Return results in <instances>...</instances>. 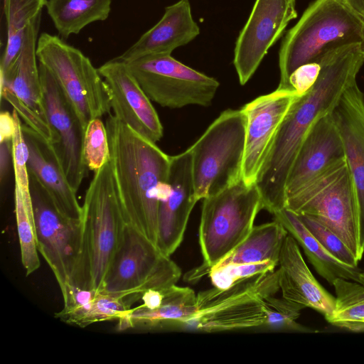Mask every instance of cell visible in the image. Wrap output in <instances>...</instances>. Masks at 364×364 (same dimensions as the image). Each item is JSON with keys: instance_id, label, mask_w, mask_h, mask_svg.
Instances as JSON below:
<instances>
[{"instance_id": "cell-37", "label": "cell", "mask_w": 364, "mask_h": 364, "mask_svg": "<svg viewBox=\"0 0 364 364\" xmlns=\"http://www.w3.org/2000/svg\"><path fill=\"white\" fill-rule=\"evenodd\" d=\"M320 70L321 65L319 63H310L299 67L289 77L290 87L299 95H304L316 82Z\"/></svg>"}, {"instance_id": "cell-35", "label": "cell", "mask_w": 364, "mask_h": 364, "mask_svg": "<svg viewBox=\"0 0 364 364\" xmlns=\"http://www.w3.org/2000/svg\"><path fill=\"white\" fill-rule=\"evenodd\" d=\"M277 265L270 260L253 264H231L212 267L208 275L213 287L227 289L246 279L274 271Z\"/></svg>"}, {"instance_id": "cell-42", "label": "cell", "mask_w": 364, "mask_h": 364, "mask_svg": "<svg viewBox=\"0 0 364 364\" xmlns=\"http://www.w3.org/2000/svg\"><path fill=\"white\" fill-rule=\"evenodd\" d=\"M359 283L364 286V272H360L359 274Z\"/></svg>"}, {"instance_id": "cell-33", "label": "cell", "mask_w": 364, "mask_h": 364, "mask_svg": "<svg viewBox=\"0 0 364 364\" xmlns=\"http://www.w3.org/2000/svg\"><path fill=\"white\" fill-rule=\"evenodd\" d=\"M304 307L284 297L268 296L263 301L264 319L262 327L274 330L308 331L296 321Z\"/></svg>"}, {"instance_id": "cell-34", "label": "cell", "mask_w": 364, "mask_h": 364, "mask_svg": "<svg viewBox=\"0 0 364 364\" xmlns=\"http://www.w3.org/2000/svg\"><path fill=\"white\" fill-rule=\"evenodd\" d=\"M15 121V132L11 141V157L15 183L23 194L25 203L32 205L30 179L28 168V148L22 132V122L17 112H12Z\"/></svg>"}, {"instance_id": "cell-20", "label": "cell", "mask_w": 364, "mask_h": 364, "mask_svg": "<svg viewBox=\"0 0 364 364\" xmlns=\"http://www.w3.org/2000/svg\"><path fill=\"white\" fill-rule=\"evenodd\" d=\"M331 112L318 119L306 134L287 178L285 201L329 166L345 159L343 141Z\"/></svg>"}, {"instance_id": "cell-5", "label": "cell", "mask_w": 364, "mask_h": 364, "mask_svg": "<svg viewBox=\"0 0 364 364\" xmlns=\"http://www.w3.org/2000/svg\"><path fill=\"white\" fill-rule=\"evenodd\" d=\"M262 209L256 183L247 184L242 179L203 198L198 229L203 262L188 273L186 279L196 281L208 274L211 267L247 237Z\"/></svg>"}, {"instance_id": "cell-4", "label": "cell", "mask_w": 364, "mask_h": 364, "mask_svg": "<svg viewBox=\"0 0 364 364\" xmlns=\"http://www.w3.org/2000/svg\"><path fill=\"white\" fill-rule=\"evenodd\" d=\"M363 42L364 20L346 0H315L282 41L277 88L292 90L289 79L299 67L318 63L329 50Z\"/></svg>"}, {"instance_id": "cell-36", "label": "cell", "mask_w": 364, "mask_h": 364, "mask_svg": "<svg viewBox=\"0 0 364 364\" xmlns=\"http://www.w3.org/2000/svg\"><path fill=\"white\" fill-rule=\"evenodd\" d=\"M298 216L314 237L333 257L344 264L358 267L359 261L352 251L330 228L311 216Z\"/></svg>"}, {"instance_id": "cell-10", "label": "cell", "mask_w": 364, "mask_h": 364, "mask_svg": "<svg viewBox=\"0 0 364 364\" xmlns=\"http://www.w3.org/2000/svg\"><path fill=\"white\" fill-rule=\"evenodd\" d=\"M180 267L145 236L127 225L123 243L101 291L123 298L132 306L151 289L175 285Z\"/></svg>"}, {"instance_id": "cell-39", "label": "cell", "mask_w": 364, "mask_h": 364, "mask_svg": "<svg viewBox=\"0 0 364 364\" xmlns=\"http://www.w3.org/2000/svg\"><path fill=\"white\" fill-rule=\"evenodd\" d=\"M10 156H11V142H0V181L1 183L8 171Z\"/></svg>"}, {"instance_id": "cell-1", "label": "cell", "mask_w": 364, "mask_h": 364, "mask_svg": "<svg viewBox=\"0 0 364 364\" xmlns=\"http://www.w3.org/2000/svg\"><path fill=\"white\" fill-rule=\"evenodd\" d=\"M318 63L321 70L316 82L291 105L257 175L259 189L269 198L284 195L287 178L308 130L333 111L344 91L356 81L364 63L362 43L329 50Z\"/></svg>"}, {"instance_id": "cell-41", "label": "cell", "mask_w": 364, "mask_h": 364, "mask_svg": "<svg viewBox=\"0 0 364 364\" xmlns=\"http://www.w3.org/2000/svg\"><path fill=\"white\" fill-rule=\"evenodd\" d=\"M343 328L353 331H364V321L347 324Z\"/></svg>"}, {"instance_id": "cell-8", "label": "cell", "mask_w": 364, "mask_h": 364, "mask_svg": "<svg viewBox=\"0 0 364 364\" xmlns=\"http://www.w3.org/2000/svg\"><path fill=\"white\" fill-rule=\"evenodd\" d=\"M36 55L55 80L84 130L92 119L111 112L107 85L81 50L59 36L42 33L38 38Z\"/></svg>"}, {"instance_id": "cell-9", "label": "cell", "mask_w": 364, "mask_h": 364, "mask_svg": "<svg viewBox=\"0 0 364 364\" xmlns=\"http://www.w3.org/2000/svg\"><path fill=\"white\" fill-rule=\"evenodd\" d=\"M279 290L277 269L242 280L227 288L200 291L197 311L179 328L218 332L263 325V301Z\"/></svg>"}, {"instance_id": "cell-16", "label": "cell", "mask_w": 364, "mask_h": 364, "mask_svg": "<svg viewBox=\"0 0 364 364\" xmlns=\"http://www.w3.org/2000/svg\"><path fill=\"white\" fill-rule=\"evenodd\" d=\"M198 200L189 149L171 156L168 181L159 199L156 245L171 256L181 245L191 211Z\"/></svg>"}, {"instance_id": "cell-26", "label": "cell", "mask_w": 364, "mask_h": 364, "mask_svg": "<svg viewBox=\"0 0 364 364\" xmlns=\"http://www.w3.org/2000/svg\"><path fill=\"white\" fill-rule=\"evenodd\" d=\"M288 233L303 248L304 253L316 271L331 285L338 278L359 282L361 270L343 264L328 252L306 228L299 216L291 210L283 208L273 214Z\"/></svg>"}, {"instance_id": "cell-30", "label": "cell", "mask_w": 364, "mask_h": 364, "mask_svg": "<svg viewBox=\"0 0 364 364\" xmlns=\"http://www.w3.org/2000/svg\"><path fill=\"white\" fill-rule=\"evenodd\" d=\"M14 207L21 259L26 276L36 272L41 265L37 248L36 224L33 205L25 203L18 186H14Z\"/></svg>"}, {"instance_id": "cell-18", "label": "cell", "mask_w": 364, "mask_h": 364, "mask_svg": "<svg viewBox=\"0 0 364 364\" xmlns=\"http://www.w3.org/2000/svg\"><path fill=\"white\" fill-rule=\"evenodd\" d=\"M97 70L107 85L113 114L141 136L159 141L164 134L162 124L127 65L116 57Z\"/></svg>"}, {"instance_id": "cell-15", "label": "cell", "mask_w": 364, "mask_h": 364, "mask_svg": "<svg viewBox=\"0 0 364 364\" xmlns=\"http://www.w3.org/2000/svg\"><path fill=\"white\" fill-rule=\"evenodd\" d=\"M38 68L46 115L56 139L53 146L69 184L77 192L88 171L82 156L85 130L51 73L40 63Z\"/></svg>"}, {"instance_id": "cell-23", "label": "cell", "mask_w": 364, "mask_h": 364, "mask_svg": "<svg viewBox=\"0 0 364 364\" xmlns=\"http://www.w3.org/2000/svg\"><path fill=\"white\" fill-rule=\"evenodd\" d=\"M200 33L188 0H179L165 8L161 18L126 51L117 58L128 62L150 54H171Z\"/></svg>"}, {"instance_id": "cell-6", "label": "cell", "mask_w": 364, "mask_h": 364, "mask_svg": "<svg viewBox=\"0 0 364 364\" xmlns=\"http://www.w3.org/2000/svg\"><path fill=\"white\" fill-rule=\"evenodd\" d=\"M246 118L242 109H228L189 147L198 200L242 179Z\"/></svg>"}, {"instance_id": "cell-28", "label": "cell", "mask_w": 364, "mask_h": 364, "mask_svg": "<svg viewBox=\"0 0 364 364\" xmlns=\"http://www.w3.org/2000/svg\"><path fill=\"white\" fill-rule=\"evenodd\" d=\"M111 0H48L47 12L64 38L77 34L88 24L106 20Z\"/></svg>"}, {"instance_id": "cell-13", "label": "cell", "mask_w": 364, "mask_h": 364, "mask_svg": "<svg viewBox=\"0 0 364 364\" xmlns=\"http://www.w3.org/2000/svg\"><path fill=\"white\" fill-rule=\"evenodd\" d=\"M41 14L28 24L21 53L16 62L0 77L1 99H5L23 122L55 145V136L48 121L44 106L36 46Z\"/></svg>"}, {"instance_id": "cell-17", "label": "cell", "mask_w": 364, "mask_h": 364, "mask_svg": "<svg viewBox=\"0 0 364 364\" xmlns=\"http://www.w3.org/2000/svg\"><path fill=\"white\" fill-rule=\"evenodd\" d=\"M298 96L295 90L277 88L254 99L241 108L246 118L242 171L245 183L256 182L277 130Z\"/></svg>"}, {"instance_id": "cell-11", "label": "cell", "mask_w": 364, "mask_h": 364, "mask_svg": "<svg viewBox=\"0 0 364 364\" xmlns=\"http://www.w3.org/2000/svg\"><path fill=\"white\" fill-rule=\"evenodd\" d=\"M124 63L148 97L163 107H208L220 86L215 78L171 54H150Z\"/></svg>"}, {"instance_id": "cell-21", "label": "cell", "mask_w": 364, "mask_h": 364, "mask_svg": "<svg viewBox=\"0 0 364 364\" xmlns=\"http://www.w3.org/2000/svg\"><path fill=\"white\" fill-rule=\"evenodd\" d=\"M22 132L28 148V168L48 193L56 208L71 218H80L82 205L70 186L53 144L22 122Z\"/></svg>"}, {"instance_id": "cell-22", "label": "cell", "mask_w": 364, "mask_h": 364, "mask_svg": "<svg viewBox=\"0 0 364 364\" xmlns=\"http://www.w3.org/2000/svg\"><path fill=\"white\" fill-rule=\"evenodd\" d=\"M278 265L282 297L316 310L328 321L333 313L336 299L314 277L301 255L299 244L289 234L282 247Z\"/></svg>"}, {"instance_id": "cell-14", "label": "cell", "mask_w": 364, "mask_h": 364, "mask_svg": "<svg viewBox=\"0 0 364 364\" xmlns=\"http://www.w3.org/2000/svg\"><path fill=\"white\" fill-rule=\"evenodd\" d=\"M296 17V0H255L234 49L233 65L240 85L250 80L269 48Z\"/></svg>"}, {"instance_id": "cell-3", "label": "cell", "mask_w": 364, "mask_h": 364, "mask_svg": "<svg viewBox=\"0 0 364 364\" xmlns=\"http://www.w3.org/2000/svg\"><path fill=\"white\" fill-rule=\"evenodd\" d=\"M80 218V252L70 285L101 291L127 228L111 159L95 172Z\"/></svg>"}, {"instance_id": "cell-32", "label": "cell", "mask_w": 364, "mask_h": 364, "mask_svg": "<svg viewBox=\"0 0 364 364\" xmlns=\"http://www.w3.org/2000/svg\"><path fill=\"white\" fill-rule=\"evenodd\" d=\"M82 156L88 170L94 172L110 160L111 153L106 125L100 118L92 119L85 127Z\"/></svg>"}, {"instance_id": "cell-2", "label": "cell", "mask_w": 364, "mask_h": 364, "mask_svg": "<svg viewBox=\"0 0 364 364\" xmlns=\"http://www.w3.org/2000/svg\"><path fill=\"white\" fill-rule=\"evenodd\" d=\"M105 125L125 223L156 245L159 199L171 156L111 112Z\"/></svg>"}, {"instance_id": "cell-29", "label": "cell", "mask_w": 364, "mask_h": 364, "mask_svg": "<svg viewBox=\"0 0 364 364\" xmlns=\"http://www.w3.org/2000/svg\"><path fill=\"white\" fill-rule=\"evenodd\" d=\"M48 0H3L7 38L0 63V77L7 74L18 58L26 28L33 18L41 14Z\"/></svg>"}, {"instance_id": "cell-24", "label": "cell", "mask_w": 364, "mask_h": 364, "mask_svg": "<svg viewBox=\"0 0 364 364\" xmlns=\"http://www.w3.org/2000/svg\"><path fill=\"white\" fill-rule=\"evenodd\" d=\"M197 311V295L189 287L176 284L164 290L161 304L153 309L141 305L131 308L117 321V331H156L179 328Z\"/></svg>"}, {"instance_id": "cell-19", "label": "cell", "mask_w": 364, "mask_h": 364, "mask_svg": "<svg viewBox=\"0 0 364 364\" xmlns=\"http://www.w3.org/2000/svg\"><path fill=\"white\" fill-rule=\"evenodd\" d=\"M343 141L345 159L355 186L359 248L364 254V93L357 81L343 93L331 112Z\"/></svg>"}, {"instance_id": "cell-43", "label": "cell", "mask_w": 364, "mask_h": 364, "mask_svg": "<svg viewBox=\"0 0 364 364\" xmlns=\"http://www.w3.org/2000/svg\"><path fill=\"white\" fill-rule=\"evenodd\" d=\"M363 53L364 54V42L362 43Z\"/></svg>"}, {"instance_id": "cell-12", "label": "cell", "mask_w": 364, "mask_h": 364, "mask_svg": "<svg viewBox=\"0 0 364 364\" xmlns=\"http://www.w3.org/2000/svg\"><path fill=\"white\" fill-rule=\"evenodd\" d=\"M30 191L38 252L52 270L62 292L70 285L81 247V218L61 213L31 174Z\"/></svg>"}, {"instance_id": "cell-7", "label": "cell", "mask_w": 364, "mask_h": 364, "mask_svg": "<svg viewBox=\"0 0 364 364\" xmlns=\"http://www.w3.org/2000/svg\"><path fill=\"white\" fill-rule=\"evenodd\" d=\"M285 208L311 216L330 228L360 261L358 205L353 181L343 159L286 198Z\"/></svg>"}, {"instance_id": "cell-40", "label": "cell", "mask_w": 364, "mask_h": 364, "mask_svg": "<svg viewBox=\"0 0 364 364\" xmlns=\"http://www.w3.org/2000/svg\"><path fill=\"white\" fill-rule=\"evenodd\" d=\"M351 7L364 20V0H346Z\"/></svg>"}, {"instance_id": "cell-38", "label": "cell", "mask_w": 364, "mask_h": 364, "mask_svg": "<svg viewBox=\"0 0 364 364\" xmlns=\"http://www.w3.org/2000/svg\"><path fill=\"white\" fill-rule=\"evenodd\" d=\"M15 132V121L13 114L8 111L0 113V142H11Z\"/></svg>"}, {"instance_id": "cell-27", "label": "cell", "mask_w": 364, "mask_h": 364, "mask_svg": "<svg viewBox=\"0 0 364 364\" xmlns=\"http://www.w3.org/2000/svg\"><path fill=\"white\" fill-rule=\"evenodd\" d=\"M288 234L282 224L276 219L254 226L247 237L213 267L268 260L279 264L282 247Z\"/></svg>"}, {"instance_id": "cell-25", "label": "cell", "mask_w": 364, "mask_h": 364, "mask_svg": "<svg viewBox=\"0 0 364 364\" xmlns=\"http://www.w3.org/2000/svg\"><path fill=\"white\" fill-rule=\"evenodd\" d=\"M61 294L63 308L55 316L82 328L95 323L117 321L132 308L123 298L74 285L66 287Z\"/></svg>"}, {"instance_id": "cell-31", "label": "cell", "mask_w": 364, "mask_h": 364, "mask_svg": "<svg viewBox=\"0 0 364 364\" xmlns=\"http://www.w3.org/2000/svg\"><path fill=\"white\" fill-rule=\"evenodd\" d=\"M336 291L333 313L328 321L343 328L346 325L364 321V286L342 278L333 284Z\"/></svg>"}]
</instances>
